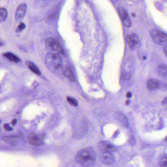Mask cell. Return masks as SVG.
I'll return each mask as SVG.
<instances>
[{
  "instance_id": "ba28073f",
  "label": "cell",
  "mask_w": 167,
  "mask_h": 167,
  "mask_svg": "<svg viewBox=\"0 0 167 167\" xmlns=\"http://www.w3.org/2000/svg\"><path fill=\"white\" fill-rule=\"evenodd\" d=\"M28 141L31 144L35 146H39L43 144V140L40 136L34 133H31L27 137Z\"/></svg>"
},
{
  "instance_id": "277c9868",
  "label": "cell",
  "mask_w": 167,
  "mask_h": 167,
  "mask_svg": "<svg viewBox=\"0 0 167 167\" xmlns=\"http://www.w3.org/2000/svg\"><path fill=\"white\" fill-rule=\"evenodd\" d=\"M46 45L52 51L56 52L57 54L64 55L63 49L59 42L55 39L51 37L48 38L46 40Z\"/></svg>"
},
{
  "instance_id": "83f0119b",
  "label": "cell",
  "mask_w": 167,
  "mask_h": 167,
  "mask_svg": "<svg viewBox=\"0 0 167 167\" xmlns=\"http://www.w3.org/2000/svg\"><path fill=\"white\" fill-rule=\"evenodd\" d=\"M166 141H167V137H166Z\"/></svg>"
},
{
  "instance_id": "e0dca14e",
  "label": "cell",
  "mask_w": 167,
  "mask_h": 167,
  "mask_svg": "<svg viewBox=\"0 0 167 167\" xmlns=\"http://www.w3.org/2000/svg\"><path fill=\"white\" fill-rule=\"evenodd\" d=\"M7 9L3 7H2L0 9V21L1 23H2L7 18Z\"/></svg>"
},
{
  "instance_id": "2e32d148",
  "label": "cell",
  "mask_w": 167,
  "mask_h": 167,
  "mask_svg": "<svg viewBox=\"0 0 167 167\" xmlns=\"http://www.w3.org/2000/svg\"><path fill=\"white\" fill-rule=\"evenodd\" d=\"M157 72L159 75L162 76H167V66L166 65H160L157 67Z\"/></svg>"
},
{
  "instance_id": "7a4b0ae2",
  "label": "cell",
  "mask_w": 167,
  "mask_h": 167,
  "mask_svg": "<svg viewBox=\"0 0 167 167\" xmlns=\"http://www.w3.org/2000/svg\"><path fill=\"white\" fill-rule=\"evenodd\" d=\"M46 62L47 66L52 70H58L61 67L62 61L59 54L57 53L52 54L50 52L47 54L46 57Z\"/></svg>"
},
{
  "instance_id": "4fadbf2b",
  "label": "cell",
  "mask_w": 167,
  "mask_h": 167,
  "mask_svg": "<svg viewBox=\"0 0 167 167\" xmlns=\"http://www.w3.org/2000/svg\"><path fill=\"white\" fill-rule=\"evenodd\" d=\"M63 75L67 79L71 81H75V78L74 76V74L72 71L68 67H67L64 70L63 72Z\"/></svg>"
},
{
  "instance_id": "484cf974",
  "label": "cell",
  "mask_w": 167,
  "mask_h": 167,
  "mask_svg": "<svg viewBox=\"0 0 167 167\" xmlns=\"http://www.w3.org/2000/svg\"><path fill=\"white\" fill-rule=\"evenodd\" d=\"M16 122H17V120H16V119H14L12 121V124L13 125H15V124H16Z\"/></svg>"
},
{
  "instance_id": "30bf717a",
  "label": "cell",
  "mask_w": 167,
  "mask_h": 167,
  "mask_svg": "<svg viewBox=\"0 0 167 167\" xmlns=\"http://www.w3.org/2000/svg\"><path fill=\"white\" fill-rule=\"evenodd\" d=\"M26 12V5L22 3L18 7L15 13V18L17 21H20L24 18Z\"/></svg>"
},
{
  "instance_id": "44dd1931",
  "label": "cell",
  "mask_w": 167,
  "mask_h": 167,
  "mask_svg": "<svg viewBox=\"0 0 167 167\" xmlns=\"http://www.w3.org/2000/svg\"><path fill=\"white\" fill-rule=\"evenodd\" d=\"M4 129L6 130L7 131L12 130H13L8 124H5V125H4Z\"/></svg>"
},
{
  "instance_id": "9a60e30c",
  "label": "cell",
  "mask_w": 167,
  "mask_h": 167,
  "mask_svg": "<svg viewBox=\"0 0 167 167\" xmlns=\"http://www.w3.org/2000/svg\"><path fill=\"white\" fill-rule=\"evenodd\" d=\"M147 86L150 90H155L159 86V82L158 81L154 79L149 80L147 82Z\"/></svg>"
},
{
  "instance_id": "7402d4cb",
  "label": "cell",
  "mask_w": 167,
  "mask_h": 167,
  "mask_svg": "<svg viewBox=\"0 0 167 167\" xmlns=\"http://www.w3.org/2000/svg\"><path fill=\"white\" fill-rule=\"evenodd\" d=\"M130 144L131 145H133L135 144V140L134 137H132V138L130 139Z\"/></svg>"
},
{
  "instance_id": "ffe728a7",
  "label": "cell",
  "mask_w": 167,
  "mask_h": 167,
  "mask_svg": "<svg viewBox=\"0 0 167 167\" xmlns=\"http://www.w3.org/2000/svg\"><path fill=\"white\" fill-rule=\"evenodd\" d=\"M161 167H167V158L164 157L160 162Z\"/></svg>"
},
{
  "instance_id": "d6986e66",
  "label": "cell",
  "mask_w": 167,
  "mask_h": 167,
  "mask_svg": "<svg viewBox=\"0 0 167 167\" xmlns=\"http://www.w3.org/2000/svg\"><path fill=\"white\" fill-rule=\"evenodd\" d=\"M26 27L25 24H24V23H20L19 25L17 27V29H16V32H21L22 30H24Z\"/></svg>"
},
{
  "instance_id": "5b68a950",
  "label": "cell",
  "mask_w": 167,
  "mask_h": 167,
  "mask_svg": "<svg viewBox=\"0 0 167 167\" xmlns=\"http://www.w3.org/2000/svg\"><path fill=\"white\" fill-rule=\"evenodd\" d=\"M126 42L131 49L139 48L141 44L139 37L135 34H130L127 35Z\"/></svg>"
},
{
  "instance_id": "3957f363",
  "label": "cell",
  "mask_w": 167,
  "mask_h": 167,
  "mask_svg": "<svg viewBox=\"0 0 167 167\" xmlns=\"http://www.w3.org/2000/svg\"><path fill=\"white\" fill-rule=\"evenodd\" d=\"M150 36L152 40L157 44L164 45L167 44V35L160 31L152 30L150 32Z\"/></svg>"
},
{
  "instance_id": "ac0fdd59",
  "label": "cell",
  "mask_w": 167,
  "mask_h": 167,
  "mask_svg": "<svg viewBox=\"0 0 167 167\" xmlns=\"http://www.w3.org/2000/svg\"><path fill=\"white\" fill-rule=\"evenodd\" d=\"M67 100L71 105H72L74 106H78V102H77V100L75 98H73V97H68L67 98Z\"/></svg>"
},
{
  "instance_id": "8fae6325",
  "label": "cell",
  "mask_w": 167,
  "mask_h": 167,
  "mask_svg": "<svg viewBox=\"0 0 167 167\" xmlns=\"http://www.w3.org/2000/svg\"><path fill=\"white\" fill-rule=\"evenodd\" d=\"M116 117H117V120H119V122L123 126H125V127H127L129 126L128 120L126 118V117L125 116V115H123V114L117 113V114H116Z\"/></svg>"
},
{
  "instance_id": "52a82bcc",
  "label": "cell",
  "mask_w": 167,
  "mask_h": 167,
  "mask_svg": "<svg viewBox=\"0 0 167 167\" xmlns=\"http://www.w3.org/2000/svg\"><path fill=\"white\" fill-rule=\"evenodd\" d=\"M118 13L124 26L126 27H130L131 26L130 20L126 10L122 7H120L118 8Z\"/></svg>"
},
{
  "instance_id": "5bb4252c",
  "label": "cell",
  "mask_w": 167,
  "mask_h": 167,
  "mask_svg": "<svg viewBox=\"0 0 167 167\" xmlns=\"http://www.w3.org/2000/svg\"><path fill=\"white\" fill-rule=\"evenodd\" d=\"M26 65H27L28 68L30 69L33 73L37 74V75H41L40 71L33 62L27 61H26Z\"/></svg>"
},
{
  "instance_id": "cb8c5ba5",
  "label": "cell",
  "mask_w": 167,
  "mask_h": 167,
  "mask_svg": "<svg viewBox=\"0 0 167 167\" xmlns=\"http://www.w3.org/2000/svg\"><path fill=\"white\" fill-rule=\"evenodd\" d=\"M164 52L166 56L167 57V45L164 48Z\"/></svg>"
},
{
  "instance_id": "d4e9b609",
  "label": "cell",
  "mask_w": 167,
  "mask_h": 167,
  "mask_svg": "<svg viewBox=\"0 0 167 167\" xmlns=\"http://www.w3.org/2000/svg\"><path fill=\"white\" fill-rule=\"evenodd\" d=\"M131 96H132L131 93H130V92H129V93H127V94H126V97L128 98H130L131 97Z\"/></svg>"
},
{
  "instance_id": "603a6c76",
  "label": "cell",
  "mask_w": 167,
  "mask_h": 167,
  "mask_svg": "<svg viewBox=\"0 0 167 167\" xmlns=\"http://www.w3.org/2000/svg\"><path fill=\"white\" fill-rule=\"evenodd\" d=\"M162 105L167 108V97H166L164 99V100L163 101Z\"/></svg>"
},
{
  "instance_id": "8992f818",
  "label": "cell",
  "mask_w": 167,
  "mask_h": 167,
  "mask_svg": "<svg viewBox=\"0 0 167 167\" xmlns=\"http://www.w3.org/2000/svg\"><path fill=\"white\" fill-rule=\"evenodd\" d=\"M100 160L104 164L111 165L114 161V157L111 152L102 151L100 154Z\"/></svg>"
},
{
  "instance_id": "7c38bea8",
  "label": "cell",
  "mask_w": 167,
  "mask_h": 167,
  "mask_svg": "<svg viewBox=\"0 0 167 167\" xmlns=\"http://www.w3.org/2000/svg\"><path fill=\"white\" fill-rule=\"evenodd\" d=\"M3 56L5 57L7 59H8L10 61L14 62L17 63L20 62V59L15 55L12 52H6L3 54Z\"/></svg>"
},
{
  "instance_id": "9c48e42d",
  "label": "cell",
  "mask_w": 167,
  "mask_h": 167,
  "mask_svg": "<svg viewBox=\"0 0 167 167\" xmlns=\"http://www.w3.org/2000/svg\"><path fill=\"white\" fill-rule=\"evenodd\" d=\"M99 147L102 151H115L116 147L115 145L107 141H102L99 144Z\"/></svg>"
},
{
  "instance_id": "4316f807",
  "label": "cell",
  "mask_w": 167,
  "mask_h": 167,
  "mask_svg": "<svg viewBox=\"0 0 167 167\" xmlns=\"http://www.w3.org/2000/svg\"><path fill=\"white\" fill-rule=\"evenodd\" d=\"M130 101L129 100L127 101H126V105H128V104H129V103H130Z\"/></svg>"
},
{
  "instance_id": "6da1fadb",
  "label": "cell",
  "mask_w": 167,
  "mask_h": 167,
  "mask_svg": "<svg viewBox=\"0 0 167 167\" xmlns=\"http://www.w3.org/2000/svg\"><path fill=\"white\" fill-rule=\"evenodd\" d=\"M77 162L84 167H92L96 160V154L92 147H87L79 150L76 155Z\"/></svg>"
}]
</instances>
